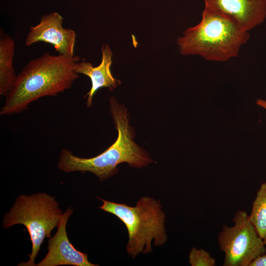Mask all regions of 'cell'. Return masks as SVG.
Masks as SVG:
<instances>
[{"label": "cell", "instance_id": "16", "mask_svg": "<svg viewBox=\"0 0 266 266\" xmlns=\"http://www.w3.org/2000/svg\"><path fill=\"white\" fill-rule=\"evenodd\" d=\"M264 243H265V245L266 246V238L264 239Z\"/></svg>", "mask_w": 266, "mask_h": 266}, {"label": "cell", "instance_id": "4", "mask_svg": "<svg viewBox=\"0 0 266 266\" xmlns=\"http://www.w3.org/2000/svg\"><path fill=\"white\" fill-rule=\"evenodd\" d=\"M99 208L118 217L125 225L129 236L126 250L132 258L140 253L153 251L155 246L163 245L167 240L165 222V213L159 201L149 197H143L134 206L103 200Z\"/></svg>", "mask_w": 266, "mask_h": 266}, {"label": "cell", "instance_id": "2", "mask_svg": "<svg viewBox=\"0 0 266 266\" xmlns=\"http://www.w3.org/2000/svg\"><path fill=\"white\" fill-rule=\"evenodd\" d=\"M112 118L118 131L116 141L99 155L89 158L75 156L69 150L63 149L60 154L58 167L65 172L89 171L103 181L118 171L117 166L127 163L136 168L144 167L153 162L148 154L133 139V130L129 125L126 107L114 97L109 100Z\"/></svg>", "mask_w": 266, "mask_h": 266}, {"label": "cell", "instance_id": "12", "mask_svg": "<svg viewBox=\"0 0 266 266\" xmlns=\"http://www.w3.org/2000/svg\"><path fill=\"white\" fill-rule=\"evenodd\" d=\"M249 216L258 235L264 240L266 238V182L257 191Z\"/></svg>", "mask_w": 266, "mask_h": 266}, {"label": "cell", "instance_id": "14", "mask_svg": "<svg viewBox=\"0 0 266 266\" xmlns=\"http://www.w3.org/2000/svg\"><path fill=\"white\" fill-rule=\"evenodd\" d=\"M249 266H266V253L258 256L250 264Z\"/></svg>", "mask_w": 266, "mask_h": 266}, {"label": "cell", "instance_id": "10", "mask_svg": "<svg viewBox=\"0 0 266 266\" xmlns=\"http://www.w3.org/2000/svg\"><path fill=\"white\" fill-rule=\"evenodd\" d=\"M102 53L101 61L97 66L84 60L77 66L76 72L88 76L91 80V88L85 97L87 96L86 104L90 107L95 93L101 88H108L110 90L121 84V81L115 79L110 71L113 56L112 51L107 43L104 44L100 49Z\"/></svg>", "mask_w": 266, "mask_h": 266}, {"label": "cell", "instance_id": "11", "mask_svg": "<svg viewBox=\"0 0 266 266\" xmlns=\"http://www.w3.org/2000/svg\"><path fill=\"white\" fill-rule=\"evenodd\" d=\"M0 32V95L6 97L17 76L13 66L15 44L9 35Z\"/></svg>", "mask_w": 266, "mask_h": 266}, {"label": "cell", "instance_id": "15", "mask_svg": "<svg viewBox=\"0 0 266 266\" xmlns=\"http://www.w3.org/2000/svg\"><path fill=\"white\" fill-rule=\"evenodd\" d=\"M256 103L257 105L264 108L266 110V100L259 99L256 100Z\"/></svg>", "mask_w": 266, "mask_h": 266}, {"label": "cell", "instance_id": "3", "mask_svg": "<svg viewBox=\"0 0 266 266\" xmlns=\"http://www.w3.org/2000/svg\"><path fill=\"white\" fill-rule=\"evenodd\" d=\"M250 38L249 32L227 17L204 8L197 25L188 28L177 43L183 55H197L208 61L236 57Z\"/></svg>", "mask_w": 266, "mask_h": 266}, {"label": "cell", "instance_id": "1", "mask_svg": "<svg viewBox=\"0 0 266 266\" xmlns=\"http://www.w3.org/2000/svg\"><path fill=\"white\" fill-rule=\"evenodd\" d=\"M83 60L78 56L54 55L46 52L30 61L16 76L5 97L0 115L19 113L33 101L70 89L79 77L76 68Z\"/></svg>", "mask_w": 266, "mask_h": 266}, {"label": "cell", "instance_id": "5", "mask_svg": "<svg viewBox=\"0 0 266 266\" xmlns=\"http://www.w3.org/2000/svg\"><path fill=\"white\" fill-rule=\"evenodd\" d=\"M54 197L44 193L28 196L19 195L3 220L2 228L16 224L24 225L30 234L32 249L29 260L18 266H35L34 260L45 238H50L52 230L58 227L62 211Z\"/></svg>", "mask_w": 266, "mask_h": 266}, {"label": "cell", "instance_id": "9", "mask_svg": "<svg viewBox=\"0 0 266 266\" xmlns=\"http://www.w3.org/2000/svg\"><path fill=\"white\" fill-rule=\"evenodd\" d=\"M73 210L69 207L63 213L55 235L48 241V252L36 266H97L90 262L88 255L77 250L69 241L66 226L68 219Z\"/></svg>", "mask_w": 266, "mask_h": 266}, {"label": "cell", "instance_id": "6", "mask_svg": "<svg viewBox=\"0 0 266 266\" xmlns=\"http://www.w3.org/2000/svg\"><path fill=\"white\" fill-rule=\"evenodd\" d=\"M233 222L232 227L223 225L218 236L220 249L225 255L223 266H249L266 253V246L245 211H237Z\"/></svg>", "mask_w": 266, "mask_h": 266}, {"label": "cell", "instance_id": "13", "mask_svg": "<svg viewBox=\"0 0 266 266\" xmlns=\"http://www.w3.org/2000/svg\"><path fill=\"white\" fill-rule=\"evenodd\" d=\"M189 262L192 266H215V258L203 249L193 247L190 251Z\"/></svg>", "mask_w": 266, "mask_h": 266}, {"label": "cell", "instance_id": "8", "mask_svg": "<svg viewBox=\"0 0 266 266\" xmlns=\"http://www.w3.org/2000/svg\"><path fill=\"white\" fill-rule=\"evenodd\" d=\"M204 8L231 19L244 31L263 23L266 18V0H204Z\"/></svg>", "mask_w": 266, "mask_h": 266}, {"label": "cell", "instance_id": "7", "mask_svg": "<svg viewBox=\"0 0 266 266\" xmlns=\"http://www.w3.org/2000/svg\"><path fill=\"white\" fill-rule=\"evenodd\" d=\"M63 17L57 12L44 15L39 22L31 26L25 39V45L43 42L52 45L59 54L68 57L74 55L76 34L71 29L63 27Z\"/></svg>", "mask_w": 266, "mask_h": 266}]
</instances>
